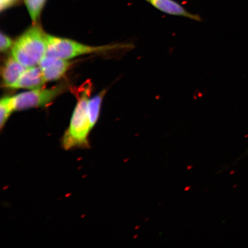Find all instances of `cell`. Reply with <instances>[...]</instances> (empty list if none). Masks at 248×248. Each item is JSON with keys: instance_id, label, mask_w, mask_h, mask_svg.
<instances>
[{"instance_id": "cell-10", "label": "cell", "mask_w": 248, "mask_h": 248, "mask_svg": "<svg viewBox=\"0 0 248 248\" xmlns=\"http://www.w3.org/2000/svg\"><path fill=\"white\" fill-rule=\"evenodd\" d=\"M15 111L13 97H4L0 101V127L1 129L5 125L9 117Z\"/></svg>"}, {"instance_id": "cell-4", "label": "cell", "mask_w": 248, "mask_h": 248, "mask_svg": "<svg viewBox=\"0 0 248 248\" xmlns=\"http://www.w3.org/2000/svg\"><path fill=\"white\" fill-rule=\"evenodd\" d=\"M67 88L63 83L49 89L31 90L13 96L15 111L46 106L66 92Z\"/></svg>"}, {"instance_id": "cell-6", "label": "cell", "mask_w": 248, "mask_h": 248, "mask_svg": "<svg viewBox=\"0 0 248 248\" xmlns=\"http://www.w3.org/2000/svg\"><path fill=\"white\" fill-rule=\"evenodd\" d=\"M157 10L162 13L173 16L183 17L189 18L195 21H202L199 15L191 13L184 6L176 0H144Z\"/></svg>"}, {"instance_id": "cell-7", "label": "cell", "mask_w": 248, "mask_h": 248, "mask_svg": "<svg viewBox=\"0 0 248 248\" xmlns=\"http://www.w3.org/2000/svg\"><path fill=\"white\" fill-rule=\"evenodd\" d=\"M46 80L40 67L33 66L27 68L11 89L35 90L42 88Z\"/></svg>"}, {"instance_id": "cell-8", "label": "cell", "mask_w": 248, "mask_h": 248, "mask_svg": "<svg viewBox=\"0 0 248 248\" xmlns=\"http://www.w3.org/2000/svg\"><path fill=\"white\" fill-rule=\"evenodd\" d=\"M27 69L26 67L11 56L5 61L2 67L1 76L3 84L6 88H11L16 83Z\"/></svg>"}, {"instance_id": "cell-11", "label": "cell", "mask_w": 248, "mask_h": 248, "mask_svg": "<svg viewBox=\"0 0 248 248\" xmlns=\"http://www.w3.org/2000/svg\"><path fill=\"white\" fill-rule=\"evenodd\" d=\"M33 24L38 22L46 0H24Z\"/></svg>"}, {"instance_id": "cell-13", "label": "cell", "mask_w": 248, "mask_h": 248, "mask_svg": "<svg viewBox=\"0 0 248 248\" xmlns=\"http://www.w3.org/2000/svg\"><path fill=\"white\" fill-rule=\"evenodd\" d=\"M18 0H0V9L5 11L13 6L17 2Z\"/></svg>"}, {"instance_id": "cell-3", "label": "cell", "mask_w": 248, "mask_h": 248, "mask_svg": "<svg viewBox=\"0 0 248 248\" xmlns=\"http://www.w3.org/2000/svg\"><path fill=\"white\" fill-rule=\"evenodd\" d=\"M133 48L134 45L132 43H116L107 46H92L70 39L48 35L46 55L70 60L85 55L113 51H125L131 50Z\"/></svg>"}, {"instance_id": "cell-2", "label": "cell", "mask_w": 248, "mask_h": 248, "mask_svg": "<svg viewBox=\"0 0 248 248\" xmlns=\"http://www.w3.org/2000/svg\"><path fill=\"white\" fill-rule=\"evenodd\" d=\"M48 34L38 24L32 26L15 40L12 57L27 68L38 66L47 50Z\"/></svg>"}, {"instance_id": "cell-1", "label": "cell", "mask_w": 248, "mask_h": 248, "mask_svg": "<svg viewBox=\"0 0 248 248\" xmlns=\"http://www.w3.org/2000/svg\"><path fill=\"white\" fill-rule=\"evenodd\" d=\"M92 88L91 83H85L76 92L77 103L69 128L61 141L64 150L89 147V135L93 128L88 111V102Z\"/></svg>"}, {"instance_id": "cell-5", "label": "cell", "mask_w": 248, "mask_h": 248, "mask_svg": "<svg viewBox=\"0 0 248 248\" xmlns=\"http://www.w3.org/2000/svg\"><path fill=\"white\" fill-rule=\"evenodd\" d=\"M71 65L72 63L69 60L46 55L38 66L46 82H49L62 78L69 70Z\"/></svg>"}, {"instance_id": "cell-12", "label": "cell", "mask_w": 248, "mask_h": 248, "mask_svg": "<svg viewBox=\"0 0 248 248\" xmlns=\"http://www.w3.org/2000/svg\"><path fill=\"white\" fill-rule=\"evenodd\" d=\"M1 42H0V50L2 52L7 51L8 49L12 48L14 41L10 37L3 32L1 33Z\"/></svg>"}, {"instance_id": "cell-9", "label": "cell", "mask_w": 248, "mask_h": 248, "mask_svg": "<svg viewBox=\"0 0 248 248\" xmlns=\"http://www.w3.org/2000/svg\"><path fill=\"white\" fill-rule=\"evenodd\" d=\"M105 93H106V91H102L97 95H95L94 97L89 99L88 111L90 120H91L93 128H94L97 122L99 117H100L101 105Z\"/></svg>"}]
</instances>
